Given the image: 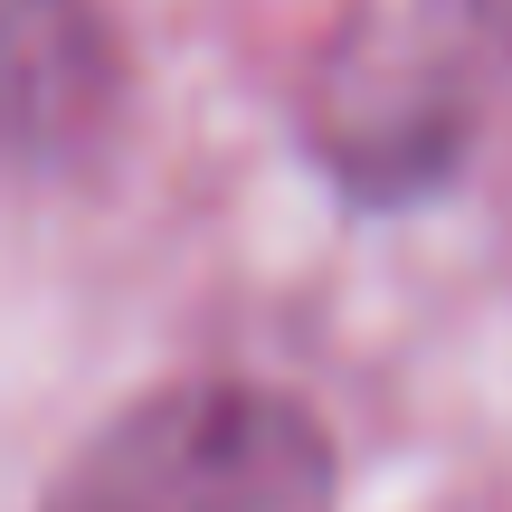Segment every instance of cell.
<instances>
[{"label": "cell", "mask_w": 512, "mask_h": 512, "mask_svg": "<svg viewBox=\"0 0 512 512\" xmlns=\"http://www.w3.org/2000/svg\"><path fill=\"white\" fill-rule=\"evenodd\" d=\"M114 105L95 0H0V152H67Z\"/></svg>", "instance_id": "obj_2"}, {"label": "cell", "mask_w": 512, "mask_h": 512, "mask_svg": "<svg viewBox=\"0 0 512 512\" xmlns=\"http://www.w3.org/2000/svg\"><path fill=\"white\" fill-rule=\"evenodd\" d=\"M332 465L294 399L190 380L114 418L38 512H323Z\"/></svg>", "instance_id": "obj_1"}]
</instances>
